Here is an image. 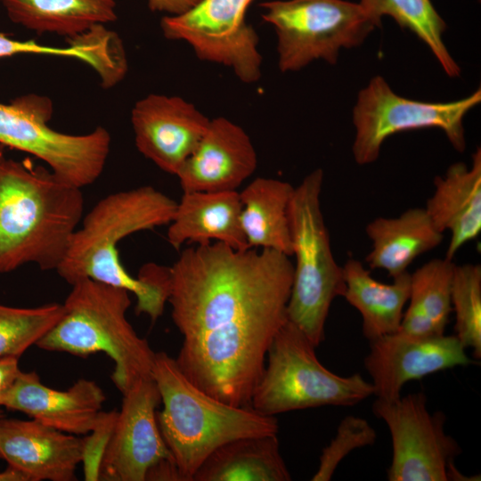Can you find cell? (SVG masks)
Listing matches in <instances>:
<instances>
[{
	"label": "cell",
	"mask_w": 481,
	"mask_h": 481,
	"mask_svg": "<svg viewBox=\"0 0 481 481\" xmlns=\"http://www.w3.org/2000/svg\"><path fill=\"white\" fill-rule=\"evenodd\" d=\"M289 257L216 241L183 249L170 267L173 322L183 337L175 362L210 396L250 405L269 347L287 322Z\"/></svg>",
	"instance_id": "obj_1"
},
{
	"label": "cell",
	"mask_w": 481,
	"mask_h": 481,
	"mask_svg": "<svg viewBox=\"0 0 481 481\" xmlns=\"http://www.w3.org/2000/svg\"><path fill=\"white\" fill-rule=\"evenodd\" d=\"M176 204L149 185L102 198L83 217L57 273L69 285L91 279L124 289L136 298L135 314H145L155 322L167 302L170 267L147 264L134 277L122 265L118 245L135 232L168 224Z\"/></svg>",
	"instance_id": "obj_2"
},
{
	"label": "cell",
	"mask_w": 481,
	"mask_h": 481,
	"mask_svg": "<svg viewBox=\"0 0 481 481\" xmlns=\"http://www.w3.org/2000/svg\"><path fill=\"white\" fill-rule=\"evenodd\" d=\"M81 188L51 170L0 159V273L58 268L83 217Z\"/></svg>",
	"instance_id": "obj_3"
},
{
	"label": "cell",
	"mask_w": 481,
	"mask_h": 481,
	"mask_svg": "<svg viewBox=\"0 0 481 481\" xmlns=\"http://www.w3.org/2000/svg\"><path fill=\"white\" fill-rule=\"evenodd\" d=\"M152 378L163 404L156 415L158 426L183 481H192L201 463L219 446L279 432L274 416L261 414L250 405H230L198 388L165 352L155 353Z\"/></svg>",
	"instance_id": "obj_4"
},
{
	"label": "cell",
	"mask_w": 481,
	"mask_h": 481,
	"mask_svg": "<svg viewBox=\"0 0 481 481\" xmlns=\"http://www.w3.org/2000/svg\"><path fill=\"white\" fill-rule=\"evenodd\" d=\"M129 292L91 279L71 285L64 313L36 344L78 357L104 353L114 363L110 379L121 394L139 379L152 378L155 352L126 318Z\"/></svg>",
	"instance_id": "obj_5"
},
{
	"label": "cell",
	"mask_w": 481,
	"mask_h": 481,
	"mask_svg": "<svg viewBox=\"0 0 481 481\" xmlns=\"http://www.w3.org/2000/svg\"><path fill=\"white\" fill-rule=\"evenodd\" d=\"M323 171L316 168L294 188L289 208L293 279L287 306L288 321L317 347L325 338L332 301L343 297V268L333 257L321 208Z\"/></svg>",
	"instance_id": "obj_6"
},
{
	"label": "cell",
	"mask_w": 481,
	"mask_h": 481,
	"mask_svg": "<svg viewBox=\"0 0 481 481\" xmlns=\"http://www.w3.org/2000/svg\"><path fill=\"white\" fill-rule=\"evenodd\" d=\"M316 346L289 321L275 335L267 364L252 393L250 406L274 416L322 406H354L373 395L360 373L342 377L318 360Z\"/></svg>",
	"instance_id": "obj_7"
},
{
	"label": "cell",
	"mask_w": 481,
	"mask_h": 481,
	"mask_svg": "<svg viewBox=\"0 0 481 481\" xmlns=\"http://www.w3.org/2000/svg\"><path fill=\"white\" fill-rule=\"evenodd\" d=\"M277 37L278 67L298 71L316 60L330 64L376 28L362 6L346 0H271L259 4Z\"/></svg>",
	"instance_id": "obj_8"
},
{
	"label": "cell",
	"mask_w": 481,
	"mask_h": 481,
	"mask_svg": "<svg viewBox=\"0 0 481 481\" xmlns=\"http://www.w3.org/2000/svg\"><path fill=\"white\" fill-rule=\"evenodd\" d=\"M52 101L25 94L0 102V144L29 153L45 162L63 181L83 188L102 173L110 150V135L102 126L85 135L52 129Z\"/></svg>",
	"instance_id": "obj_9"
},
{
	"label": "cell",
	"mask_w": 481,
	"mask_h": 481,
	"mask_svg": "<svg viewBox=\"0 0 481 481\" xmlns=\"http://www.w3.org/2000/svg\"><path fill=\"white\" fill-rule=\"evenodd\" d=\"M480 102V88L448 102L412 100L395 94L381 76H375L359 92L353 109L354 159L358 165L371 164L389 136L432 127L441 129L452 147L462 152L466 148L464 118Z\"/></svg>",
	"instance_id": "obj_10"
},
{
	"label": "cell",
	"mask_w": 481,
	"mask_h": 481,
	"mask_svg": "<svg viewBox=\"0 0 481 481\" xmlns=\"http://www.w3.org/2000/svg\"><path fill=\"white\" fill-rule=\"evenodd\" d=\"M424 392L394 401L377 398L374 415L387 426L392 440L389 481H447L462 450L444 431L445 414L431 413Z\"/></svg>",
	"instance_id": "obj_11"
},
{
	"label": "cell",
	"mask_w": 481,
	"mask_h": 481,
	"mask_svg": "<svg viewBox=\"0 0 481 481\" xmlns=\"http://www.w3.org/2000/svg\"><path fill=\"white\" fill-rule=\"evenodd\" d=\"M253 0H200L187 12L165 15L160 20L164 37L183 41L205 61L230 68L240 81L257 82L263 58L259 38L246 21Z\"/></svg>",
	"instance_id": "obj_12"
},
{
	"label": "cell",
	"mask_w": 481,
	"mask_h": 481,
	"mask_svg": "<svg viewBox=\"0 0 481 481\" xmlns=\"http://www.w3.org/2000/svg\"><path fill=\"white\" fill-rule=\"evenodd\" d=\"M121 409L105 452L99 480L145 481L158 464L174 461L158 426L161 403L153 378L139 379L123 394Z\"/></svg>",
	"instance_id": "obj_13"
},
{
	"label": "cell",
	"mask_w": 481,
	"mask_h": 481,
	"mask_svg": "<svg viewBox=\"0 0 481 481\" xmlns=\"http://www.w3.org/2000/svg\"><path fill=\"white\" fill-rule=\"evenodd\" d=\"M477 363L454 335L413 336L400 330L370 341L363 365L373 395L384 401L401 396L403 387L429 374Z\"/></svg>",
	"instance_id": "obj_14"
},
{
	"label": "cell",
	"mask_w": 481,
	"mask_h": 481,
	"mask_svg": "<svg viewBox=\"0 0 481 481\" xmlns=\"http://www.w3.org/2000/svg\"><path fill=\"white\" fill-rule=\"evenodd\" d=\"M209 121L195 105L175 95L149 94L131 111L138 151L174 175L195 150Z\"/></svg>",
	"instance_id": "obj_15"
},
{
	"label": "cell",
	"mask_w": 481,
	"mask_h": 481,
	"mask_svg": "<svg viewBox=\"0 0 481 481\" xmlns=\"http://www.w3.org/2000/svg\"><path fill=\"white\" fill-rule=\"evenodd\" d=\"M250 137L233 121L217 117L177 174L183 192L236 191L257 169Z\"/></svg>",
	"instance_id": "obj_16"
},
{
	"label": "cell",
	"mask_w": 481,
	"mask_h": 481,
	"mask_svg": "<svg viewBox=\"0 0 481 481\" xmlns=\"http://www.w3.org/2000/svg\"><path fill=\"white\" fill-rule=\"evenodd\" d=\"M83 449L84 437L37 420L0 419V459L30 481L76 480Z\"/></svg>",
	"instance_id": "obj_17"
},
{
	"label": "cell",
	"mask_w": 481,
	"mask_h": 481,
	"mask_svg": "<svg viewBox=\"0 0 481 481\" xmlns=\"http://www.w3.org/2000/svg\"><path fill=\"white\" fill-rule=\"evenodd\" d=\"M106 395L94 380L80 378L67 390L42 383L36 371H20L4 407L65 433L86 436L96 424Z\"/></svg>",
	"instance_id": "obj_18"
},
{
	"label": "cell",
	"mask_w": 481,
	"mask_h": 481,
	"mask_svg": "<svg viewBox=\"0 0 481 481\" xmlns=\"http://www.w3.org/2000/svg\"><path fill=\"white\" fill-rule=\"evenodd\" d=\"M469 167L452 164L443 176L434 178L435 190L424 208L436 228L450 231L445 253L452 260L459 249L481 232V149L472 154Z\"/></svg>",
	"instance_id": "obj_19"
},
{
	"label": "cell",
	"mask_w": 481,
	"mask_h": 481,
	"mask_svg": "<svg viewBox=\"0 0 481 481\" xmlns=\"http://www.w3.org/2000/svg\"><path fill=\"white\" fill-rule=\"evenodd\" d=\"M239 192H183L167 240L175 249L212 240L238 250L249 249L240 224Z\"/></svg>",
	"instance_id": "obj_20"
},
{
	"label": "cell",
	"mask_w": 481,
	"mask_h": 481,
	"mask_svg": "<svg viewBox=\"0 0 481 481\" xmlns=\"http://www.w3.org/2000/svg\"><path fill=\"white\" fill-rule=\"evenodd\" d=\"M371 250L365 257L370 269H381L390 277L407 272L420 255L444 240L424 208H412L396 217H377L365 228Z\"/></svg>",
	"instance_id": "obj_21"
},
{
	"label": "cell",
	"mask_w": 481,
	"mask_h": 481,
	"mask_svg": "<svg viewBox=\"0 0 481 481\" xmlns=\"http://www.w3.org/2000/svg\"><path fill=\"white\" fill-rule=\"evenodd\" d=\"M342 268L343 297L360 313L364 338L370 342L398 331L410 297L411 273L407 271L393 278L392 283H383L357 259H347Z\"/></svg>",
	"instance_id": "obj_22"
},
{
	"label": "cell",
	"mask_w": 481,
	"mask_h": 481,
	"mask_svg": "<svg viewBox=\"0 0 481 481\" xmlns=\"http://www.w3.org/2000/svg\"><path fill=\"white\" fill-rule=\"evenodd\" d=\"M289 183L257 177L239 192L240 224L249 249H268L292 256L289 208Z\"/></svg>",
	"instance_id": "obj_23"
},
{
	"label": "cell",
	"mask_w": 481,
	"mask_h": 481,
	"mask_svg": "<svg viewBox=\"0 0 481 481\" xmlns=\"http://www.w3.org/2000/svg\"><path fill=\"white\" fill-rule=\"evenodd\" d=\"M277 435L230 441L201 463L192 481H289Z\"/></svg>",
	"instance_id": "obj_24"
},
{
	"label": "cell",
	"mask_w": 481,
	"mask_h": 481,
	"mask_svg": "<svg viewBox=\"0 0 481 481\" xmlns=\"http://www.w3.org/2000/svg\"><path fill=\"white\" fill-rule=\"evenodd\" d=\"M9 19L37 34L67 38L117 20L116 0H0Z\"/></svg>",
	"instance_id": "obj_25"
},
{
	"label": "cell",
	"mask_w": 481,
	"mask_h": 481,
	"mask_svg": "<svg viewBox=\"0 0 481 481\" xmlns=\"http://www.w3.org/2000/svg\"><path fill=\"white\" fill-rule=\"evenodd\" d=\"M455 264L435 258L411 274L409 306L399 330L413 336L444 335L452 312L451 288Z\"/></svg>",
	"instance_id": "obj_26"
},
{
	"label": "cell",
	"mask_w": 481,
	"mask_h": 481,
	"mask_svg": "<svg viewBox=\"0 0 481 481\" xmlns=\"http://www.w3.org/2000/svg\"><path fill=\"white\" fill-rule=\"evenodd\" d=\"M359 4L376 28L383 16L393 18L429 48L447 76H460L461 68L443 40L446 24L431 0H361Z\"/></svg>",
	"instance_id": "obj_27"
},
{
	"label": "cell",
	"mask_w": 481,
	"mask_h": 481,
	"mask_svg": "<svg viewBox=\"0 0 481 481\" xmlns=\"http://www.w3.org/2000/svg\"><path fill=\"white\" fill-rule=\"evenodd\" d=\"M63 304L14 307L0 304V357L20 358L61 318Z\"/></svg>",
	"instance_id": "obj_28"
},
{
	"label": "cell",
	"mask_w": 481,
	"mask_h": 481,
	"mask_svg": "<svg viewBox=\"0 0 481 481\" xmlns=\"http://www.w3.org/2000/svg\"><path fill=\"white\" fill-rule=\"evenodd\" d=\"M452 308L455 313L454 336L463 347L472 348L476 359L481 358V265L467 263L454 265Z\"/></svg>",
	"instance_id": "obj_29"
},
{
	"label": "cell",
	"mask_w": 481,
	"mask_h": 481,
	"mask_svg": "<svg viewBox=\"0 0 481 481\" xmlns=\"http://www.w3.org/2000/svg\"><path fill=\"white\" fill-rule=\"evenodd\" d=\"M377 434L370 423L363 418L346 416L341 420L337 433L330 443L323 448L319 466L312 481H330L341 461L352 451L375 443Z\"/></svg>",
	"instance_id": "obj_30"
},
{
	"label": "cell",
	"mask_w": 481,
	"mask_h": 481,
	"mask_svg": "<svg viewBox=\"0 0 481 481\" xmlns=\"http://www.w3.org/2000/svg\"><path fill=\"white\" fill-rule=\"evenodd\" d=\"M118 412L102 411L94 428L84 436L83 469L86 481L99 480L101 461L114 428Z\"/></svg>",
	"instance_id": "obj_31"
},
{
	"label": "cell",
	"mask_w": 481,
	"mask_h": 481,
	"mask_svg": "<svg viewBox=\"0 0 481 481\" xmlns=\"http://www.w3.org/2000/svg\"><path fill=\"white\" fill-rule=\"evenodd\" d=\"M26 53L75 58L87 64L91 61L89 52L84 46L53 47L43 45L35 41L16 40L0 32V58Z\"/></svg>",
	"instance_id": "obj_32"
},
{
	"label": "cell",
	"mask_w": 481,
	"mask_h": 481,
	"mask_svg": "<svg viewBox=\"0 0 481 481\" xmlns=\"http://www.w3.org/2000/svg\"><path fill=\"white\" fill-rule=\"evenodd\" d=\"M20 371L18 357H0V407L4 406L6 395Z\"/></svg>",
	"instance_id": "obj_33"
},
{
	"label": "cell",
	"mask_w": 481,
	"mask_h": 481,
	"mask_svg": "<svg viewBox=\"0 0 481 481\" xmlns=\"http://www.w3.org/2000/svg\"><path fill=\"white\" fill-rule=\"evenodd\" d=\"M200 0H147L152 12L173 16L183 13L192 8Z\"/></svg>",
	"instance_id": "obj_34"
},
{
	"label": "cell",
	"mask_w": 481,
	"mask_h": 481,
	"mask_svg": "<svg viewBox=\"0 0 481 481\" xmlns=\"http://www.w3.org/2000/svg\"><path fill=\"white\" fill-rule=\"evenodd\" d=\"M0 481H30L29 477L20 469L8 465L7 468L0 471Z\"/></svg>",
	"instance_id": "obj_35"
},
{
	"label": "cell",
	"mask_w": 481,
	"mask_h": 481,
	"mask_svg": "<svg viewBox=\"0 0 481 481\" xmlns=\"http://www.w3.org/2000/svg\"><path fill=\"white\" fill-rule=\"evenodd\" d=\"M4 146L0 144V159L4 157Z\"/></svg>",
	"instance_id": "obj_36"
},
{
	"label": "cell",
	"mask_w": 481,
	"mask_h": 481,
	"mask_svg": "<svg viewBox=\"0 0 481 481\" xmlns=\"http://www.w3.org/2000/svg\"></svg>",
	"instance_id": "obj_37"
}]
</instances>
